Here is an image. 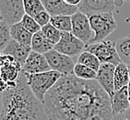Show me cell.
<instances>
[{
    "mask_svg": "<svg viewBox=\"0 0 130 120\" xmlns=\"http://www.w3.org/2000/svg\"><path fill=\"white\" fill-rule=\"evenodd\" d=\"M2 109H3V100H2V95L0 94V116L2 114Z\"/></svg>",
    "mask_w": 130,
    "mask_h": 120,
    "instance_id": "obj_31",
    "label": "cell"
},
{
    "mask_svg": "<svg viewBox=\"0 0 130 120\" xmlns=\"http://www.w3.org/2000/svg\"><path fill=\"white\" fill-rule=\"evenodd\" d=\"M90 26L94 33V37L88 44H93L105 41L111 33L117 28V22L115 21L113 13H103L89 17Z\"/></svg>",
    "mask_w": 130,
    "mask_h": 120,
    "instance_id": "obj_4",
    "label": "cell"
},
{
    "mask_svg": "<svg viewBox=\"0 0 130 120\" xmlns=\"http://www.w3.org/2000/svg\"><path fill=\"white\" fill-rule=\"evenodd\" d=\"M128 69H129V76H130V66H128Z\"/></svg>",
    "mask_w": 130,
    "mask_h": 120,
    "instance_id": "obj_34",
    "label": "cell"
},
{
    "mask_svg": "<svg viewBox=\"0 0 130 120\" xmlns=\"http://www.w3.org/2000/svg\"><path fill=\"white\" fill-rule=\"evenodd\" d=\"M44 55L50 66L51 70L60 73L63 76L74 75L76 63L74 62L73 58L60 54L55 49H53Z\"/></svg>",
    "mask_w": 130,
    "mask_h": 120,
    "instance_id": "obj_8",
    "label": "cell"
},
{
    "mask_svg": "<svg viewBox=\"0 0 130 120\" xmlns=\"http://www.w3.org/2000/svg\"><path fill=\"white\" fill-rule=\"evenodd\" d=\"M130 83V76L128 66L125 63H120L116 66L115 71V90H121L124 87H127Z\"/></svg>",
    "mask_w": 130,
    "mask_h": 120,
    "instance_id": "obj_19",
    "label": "cell"
},
{
    "mask_svg": "<svg viewBox=\"0 0 130 120\" xmlns=\"http://www.w3.org/2000/svg\"><path fill=\"white\" fill-rule=\"evenodd\" d=\"M48 120H112L111 98L96 80L63 76L43 102Z\"/></svg>",
    "mask_w": 130,
    "mask_h": 120,
    "instance_id": "obj_1",
    "label": "cell"
},
{
    "mask_svg": "<svg viewBox=\"0 0 130 120\" xmlns=\"http://www.w3.org/2000/svg\"><path fill=\"white\" fill-rule=\"evenodd\" d=\"M28 86L34 96L43 103L45 95L63 77L60 73L50 70L39 74H26Z\"/></svg>",
    "mask_w": 130,
    "mask_h": 120,
    "instance_id": "obj_3",
    "label": "cell"
},
{
    "mask_svg": "<svg viewBox=\"0 0 130 120\" xmlns=\"http://www.w3.org/2000/svg\"><path fill=\"white\" fill-rule=\"evenodd\" d=\"M85 43L75 37L72 33H62L60 41L55 45L54 49L71 58H78V55L85 51Z\"/></svg>",
    "mask_w": 130,
    "mask_h": 120,
    "instance_id": "obj_7",
    "label": "cell"
},
{
    "mask_svg": "<svg viewBox=\"0 0 130 120\" xmlns=\"http://www.w3.org/2000/svg\"><path fill=\"white\" fill-rule=\"evenodd\" d=\"M25 14L34 19L42 11L45 10L42 0H23Z\"/></svg>",
    "mask_w": 130,
    "mask_h": 120,
    "instance_id": "obj_24",
    "label": "cell"
},
{
    "mask_svg": "<svg viewBox=\"0 0 130 120\" xmlns=\"http://www.w3.org/2000/svg\"><path fill=\"white\" fill-rule=\"evenodd\" d=\"M128 88V99H129V103H130V83H129V85L127 86Z\"/></svg>",
    "mask_w": 130,
    "mask_h": 120,
    "instance_id": "obj_32",
    "label": "cell"
},
{
    "mask_svg": "<svg viewBox=\"0 0 130 120\" xmlns=\"http://www.w3.org/2000/svg\"><path fill=\"white\" fill-rule=\"evenodd\" d=\"M41 32L43 33V34L45 36V38L47 39L50 43H52L54 45L57 44L58 42L60 41L61 36H62V33L60 31H58L57 29H55L52 24H48V25L44 26L42 28Z\"/></svg>",
    "mask_w": 130,
    "mask_h": 120,
    "instance_id": "obj_25",
    "label": "cell"
},
{
    "mask_svg": "<svg viewBox=\"0 0 130 120\" xmlns=\"http://www.w3.org/2000/svg\"><path fill=\"white\" fill-rule=\"evenodd\" d=\"M31 51L41 55H46L55 48V45L45 38L42 32L33 34L31 41Z\"/></svg>",
    "mask_w": 130,
    "mask_h": 120,
    "instance_id": "obj_18",
    "label": "cell"
},
{
    "mask_svg": "<svg viewBox=\"0 0 130 120\" xmlns=\"http://www.w3.org/2000/svg\"><path fill=\"white\" fill-rule=\"evenodd\" d=\"M71 20H72V31H71L72 34L85 44H88L94 37V33L90 26L89 17L78 11L71 17Z\"/></svg>",
    "mask_w": 130,
    "mask_h": 120,
    "instance_id": "obj_9",
    "label": "cell"
},
{
    "mask_svg": "<svg viewBox=\"0 0 130 120\" xmlns=\"http://www.w3.org/2000/svg\"><path fill=\"white\" fill-rule=\"evenodd\" d=\"M11 41L10 26L4 21H0V51H4L7 45Z\"/></svg>",
    "mask_w": 130,
    "mask_h": 120,
    "instance_id": "obj_26",
    "label": "cell"
},
{
    "mask_svg": "<svg viewBox=\"0 0 130 120\" xmlns=\"http://www.w3.org/2000/svg\"><path fill=\"white\" fill-rule=\"evenodd\" d=\"M74 75L78 79L83 80H96L97 72L86 66L76 63L75 68H74Z\"/></svg>",
    "mask_w": 130,
    "mask_h": 120,
    "instance_id": "obj_23",
    "label": "cell"
},
{
    "mask_svg": "<svg viewBox=\"0 0 130 120\" xmlns=\"http://www.w3.org/2000/svg\"><path fill=\"white\" fill-rule=\"evenodd\" d=\"M78 11L88 17L103 13H113L115 8L113 0H81Z\"/></svg>",
    "mask_w": 130,
    "mask_h": 120,
    "instance_id": "obj_10",
    "label": "cell"
},
{
    "mask_svg": "<svg viewBox=\"0 0 130 120\" xmlns=\"http://www.w3.org/2000/svg\"><path fill=\"white\" fill-rule=\"evenodd\" d=\"M0 21H3V19H2V16H1V12H0Z\"/></svg>",
    "mask_w": 130,
    "mask_h": 120,
    "instance_id": "obj_33",
    "label": "cell"
},
{
    "mask_svg": "<svg viewBox=\"0 0 130 120\" xmlns=\"http://www.w3.org/2000/svg\"><path fill=\"white\" fill-rule=\"evenodd\" d=\"M20 23L22 24V26L25 28L28 32H30V33H32V34L39 33V32H41V30H42V27L35 21L34 19L30 17V16L26 15V14L24 15V17H23L22 20H21Z\"/></svg>",
    "mask_w": 130,
    "mask_h": 120,
    "instance_id": "obj_27",
    "label": "cell"
},
{
    "mask_svg": "<svg viewBox=\"0 0 130 120\" xmlns=\"http://www.w3.org/2000/svg\"><path fill=\"white\" fill-rule=\"evenodd\" d=\"M35 21L43 28L44 26L48 25L51 21V15L46 11V10H43L41 13H39L36 17L34 18Z\"/></svg>",
    "mask_w": 130,
    "mask_h": 120,
    "instance_id": "obj_28",
    "label": "cell"
},
{
    "mask_svg": "<svg viewBox=\"0 0 130 120\" xmlns=\"http://www.w3.org/2000/svg\"><path fill=\"white\" fill-rule=\"evenodd\" d=\"M45 10L51 15L54 16H70L78 11L77 6L68 5L65 0H42Z\"/></svg>",
    "mask_w": 130,
    "mask_h": 120,
    "instance_id": "obj_14",
    "label": "cell"
},
{
    "mask_svg": "<svg viewBox=\"0 0 130 120\" xmlns=\"http://www.w3.org/2000/svg\"><path fill=\"white\" fill-rule=\"evenodd\" d=\"M1 95L3 109L0 120H48L43 103L30 91L22 71L15 85L8 87Z\"/></svg>",
    "mask_w": 130,
    "mask_h": 120,
    "instance_id": "obj_2",
    "label": "cell"
},
{
    "mask_svg": "<svg viewBox=\"0 0 130 120\" xmlns=\"http://www.w3.org/2000/svg\"><path fill=\"white\" fill-rule=\"evenodd\" d=\"M112 120H130V109L122 113V114L113 115Z\"/></svg>",
    "mask_w": 130,
    "mask_h": 120,
    "instance_id": "obj_29",
    "label": "cell"
},
{
    "mask_svg": "<svg viewBox=\"0 0 130 120\" xmlns=\"http://www.w3.org/2000/svg\"><path fill=\"white\" fill-rule=\"evenodd\" d=\"M111 108L113 116L122 114L130 109L127 87H124L121 90L115 92L113 97L111 98Z\"/></svg>",
    "mask_w": 130,
    "mask_h": 120,
    "instance_id": "obj_16",
    "label": "cell"
},
{
    "mask_svg": "<svg viewBox=\"0 0 130 120\" xmlns=\"http://www.w3.org/2000/svg\"><path fill=\"white\" fill-rule=\"evenodd\" d=\"M116 66L113 64H102L97 71L96 81L112 98L115 94V71Z\"/></svg>",
    "mask_w": 130,
    "mask_h": 120,
    "instance_id": "obj_12",
    "label": "cell"
},
{
    "mask_svg": "<svg viewBox=\"0 0 130 120\" xmlns=\"http://www.w3.org/2000/svg\"><path fill=\"white\" fill-rule=\"evenodd\" d=\"M10 35H11V39L16 41L17 43L26 47H31L33 34L28 32L20 22L10 26Z\"/></svg>",
    "mask_w": 130,
    "mask_h": 120,
    "instance_id": "obj_17",
    "label": "cell"
},
{
    "mask_svg": "<svg viewBox=\"0 0 130 120\" xmlns=\"http://www.w3.org/2000/svg\"><path fill=\"white\" fill-rule=\"evenodd\" d=\"M85 51L91 53L99 59L101 64H113L115 66L122 63L116 51L115 42L103 41L93 44H86Z\"/></svg>",
    "mask_w": 130,
    "mask_h": 120,
    "instance_id": "obj_5",
    "label": "cell"
},
{
    "mask_svg": "<svg viewBox=\"0 0 130 120\" xmlns=\"http://www.w3.org/2000/svg\"><path fill=\"white\" fill-rule=\"evenodd\" d=\"M50 24L61 33H71L72 20L70 16H54L51 17Z\"/></svg>",
    "mask_w": 130,
    "mask_h": 120,
    "instance_id": "obj_21",
    "label": "cell"
},
{
    "mask_svg": "<svg viewBox=\"0 0 130 120\" xmlns=\"http://www.w3.org/2000/svg\"><path fill=\"white\" fill-rule=\"evenodd\" d=\"M0 12L8 26L21 22L25 15L23 0H0Z\"/></svg>",
    "mask_w": 130,
    "mask_h": 120,
    "instance_id": "obj_6",
    "label": "cell"
},
{
    "mask_svg": "<svg viewBox=\"0 0 130 120\" xmlns=\"http://www.w3.org/2000/svg\"><path fill=\"white\" fill-rule=\"evenodd\" d=\"M77 63L86 66V67L91 68L96 72L99 70L101 65H102L95 55L91 53L88 52V51H84L82 54H80L78 55V57L77 58Z\"/></svg>",
    "mask_w": 130,
    "mask_h": 120,
    "instance_id": "obj_22",
    "label": "cell"
},
{
    "mask_svg": "<svg viewBox=\"0 0 130 120\" xmlns=\"http://www.w3.org/2000/svg\"><path fill=\"white\" fill-rule=\"evenodd\" d=\"M115 46L121 61L125 65L130 66V35L116 41Z\"/></svg>",
    "mask_w": 130,
    "mask_h": 120,
    "instance_id": "obj_20",
    "label": "cell"
},
{
    "mask_svg": "<svg viewBox=\"0 0 130 120\" xmlns=\"http://www.w3.org/2000/svg\"><path fill=\"white\" fill-rule=\"evenodd\" d=\"M21 73V66L9 55H2L0 58V77L8 85L15 82Z\"/></svg>",
    "mask_w": 130,
    "mask_h": 120,
    "instance_id": "obj_11",
    "label": "cell"
},
{
    "mask_svg": "<svg viewBox=\"0 0 130 120\" xmlns=\"http://www.w3.org/2000/svg\"><path fill=\"white\" fill-rule=\"evenodd\" d=\"M65 1L68 3V5L77 6V7H78V6L79 5V3L81 2V0H65Z\"/></svg>",
    "mask_w": 130,
    "mask_h": 120,
    "instance_id": "obj_30",
    "label": "cell"
},
{
    "mask_svg": "<svg viewBox=\"0 0 130 120\" xmlns=\"http://www.w3.org/2000/svg\"><path fill=\"white\" fill-rule=\"evenodd\" d=\"M50 66L44 55L31 51L26 62L21 68V71L25 74H39L50 71Z\"/></svg>",
    "mask_w": 130,
    "mask_h": 120,
    "instance_id": "obj_13",
    "label": "cell"
},
{
    "mask_svg": "<svg viewBox=\"0 0 130 120\" xmlns=\"http://www.w3.org/2000/svg\"><path fill=\"white\" fill-rule=\"evenodd\" d=\"M30 52H31L30 48L23 46L20 43H17L16 41L11 39V41L7 45V47L4 49V51H2V55H9V56L13 57L16 62L18 64H20L22 68V66L26 62L28 56L30 55Z\"/></svg>",
    "mask_w": 130,
    "mask_h": 120,
    "instance_id": "obj_15",
    "label": "cell"
}]
</instances>
